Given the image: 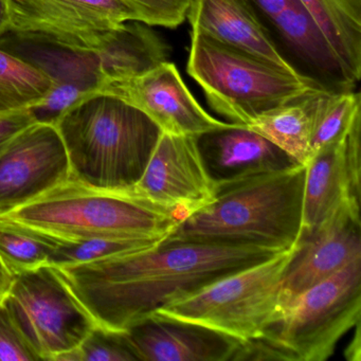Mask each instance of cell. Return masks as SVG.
Here are the masks:
<instances>
[{"label": "cell", "instance_id": "1", "mask_svg": "<svg viewBox=\"0 0 361 361\" xmlns=\"http://www.w3.org/2000/svg\"><path fill=\"white\" fill-rule=\"evenodd\" d=\"M279 252L255 245L166 238L147 250L51 267L97 324L126 331L171 302L193 295Z\"/></svg>", "mask_w": 361, "mask_h": 361}, {"label": "cell", "instance_id": "2", "mask_svg": "<svg viewBox=\"0 0 361 361\" xmlns=\"http://www.w3.org/2000/svg\"><path fill=\"white\" fill-rule=\"evenodd\" d=\"M306 166L219 180L216 198L181 221L169 240L287 250L303 232Z\"/></svg>", "mask_w": 361, "mask_h": 361}, {"label": "cell", "instance_id": "3", "mask_svg": "<svg viewBox=\"0 0 361 361\" xmlns=\"http://www.w3.org/2000/svg\"><path fill=\"white\" fill-rule=\"evenodd\" d=\"M181 221L176 213L156 206L134 189H99L73 177L0 214V223L56 244L168 236Z\"/></svg>", "mask_w": 361, "mask_h": 361}, {"label": "cell", "instance_id": "4", "mask_svg": "<svg viewBox=\"0 0 361 361\" xmlns=\"http://www.w3.org/2000/svg\"><path fill=\"white\" fill-rule=\"evenodd\" d=\"M54 126L66 149L71 177L117 191L134 189L162 133L142 111L105 92L82 97Z\"/></svg>", "mask_w": 361, "mask_h": 361}, {"label": "cell", "instance_id": "5", "mask_svg": "<svg viewBox=\"0 0 361 361\" xmlns=\"http://www.w3.org/2000/svg\"><path fill=\"white\" fill-rule=\"evenodd\" d=\"M187 73L202 88L211 109L240 126L327 86L197 32H191Z\"/></svg>", "mask_w": 361, "mask_h": 361}, {"label": "cell", "instance_id": "6", "mask_svg": "<svg viewBox=\"0 0 361 361\" xmlns=\"http://www.w3.org/2000/svg\"><path fill=\"white\" fill-rule=\"evenodd\" d=\"M361 259L295 297L238 360L325 361L360 323Z\"/></svg>", "mask_w": 361, "mask_h": 361}, {"label": "cell", "instance_id": "7", "mask_svg": "<svg viewBox=\"0 0 361 361\" xmlns=\"http://www.w3.org/2000/svg\"><path fill=\"white\" fill-rule=\"evenodd\" d=\"M297 246L175 300L149 317L200 325L242 343L257 339L282 314L281 283Z\"/></svg>", "mask_w": 361, "mask_h": 361}, {"label": "cell", "instance_id": "8", "mask_svg": "<svg viewBox=\"0 0 361 361\" xmlns=\"http://www.w3.org/2000/svg\"><path fill=\"white\" fill-rule=\"evenodd\" d=\"M3 301L41 360L58 361L97 325L50 265L16 276Z\"/></svg>", "mask_w": 361, "mask_h": 361}, {"label": "cell", "instance_id": "9", "mask_svg": "<svg viewBox=\"0 0 361 361\" xmlns=\"http://www.w3.org/2000/svg\"><path fill=\"white\" fill-rule=\"evenodd\" d=\"M7 35L31 43L96 52L136 14L122 0H10Z\"/></svg>", "mask_w": 361, "mask_h": 361}, {"label": "cell", "instance_id": "10", "mask_svg": "<svg viewBox=\"0 0 361 361\" xmlns=\"http://www.w3.org/2000/svg\"><path fill=\"white\" fill-rule=\"evenodd\" d=\"M198 139L161 133L134 187L139 195L183 221L212 204L219 190V181L204 164Z\"/></svg>", "mask_w": 361, "mask_h": 361}, {"label": "cell", "instance_id": "11", "mask_svg": "<svg viewBox=\"0 0 361 361\" xmlns=\"http://www.w3.org/2000/svg\"><path fill=\"white\" fill-rule=\"evenodd\" d=\"M101 92L136 107L166 134L202 137L240 126L211 116L190 92L176 65L169 61L136 77L109 84Z\"/></svg>", "mask_w": 361, "mask_h": 361}, {"label": "cell", "instance_id": "12", "mask_svg": "<svg viewBox=\"0 0 361 361\" xmlns=\"http://www.w3.org/2000/svg\"><path fill=\"white\" fill-rule=\"evenodd\" d=\"M361 259L360 202L345 200L302 234L281 283L283 310L314 285Z\"/></svg>", "mask_w": 361, "mask_h": 361}, {"label": "cell", "instance_id": "13", "mask_svg": "<svg viewBox=\"0 0 361 361\" xmlns=\"http://www.w3.org/2000/svg\"><path fill=\"white\" fill-rule=\"evenodd\" d=\"M69 177L68 156L58 128L35 122L0 152V214L31 202Z\"/></svg>", "mask_w": 361, "mask_h": 361}, {"label": "cell", "instance_id": "14", "mask_svg": "<svg viewBox=\"0 0 361 361\" xmlns=\"http://www.w3.org/2000/svg\"><path fill=\"white\" fill-rule=\"evenodd\" d=\"M361 111L343 134L319 149L306 166L303 232L307 233L345 200L360 202Z\"/></svg>", "mask_w": 361, "mask_h": 361}, {"label": "cell", "instance_id": "15", "mask_svg": "<svg viewBox=\"0 0 361 361\" xmlns=\"http://www.w3.org/2000/svg\"><path fill=\"white\" fill-rule=\"evenodd\" d=\"M137 360L235 361L242 342L219 331L149 317L124 331Z\"/></svg>", "mask_w": 361, "mask_h": 361}, {"label": "cell", "instance_id": "16", "mask_svg": "<svg viewBox=\"0 0 361 361\" xmlns=\"http://www.w3.org/2000/svg\"><path fill=\"white\" fill-rule=\"evenodd\" d=\"M253 0H192L187 20L202 33L288 71L301 73L279 50L262 24Z\"/></svg>", "mask_w": 361, "mask_h": 361}, {"label": "cell", "instance_id": "17", "mask_svg": "<svg viewBox=\"0 0 361 361\" xmlns=\"http://www.w3.org/2000/svg\"><path fill=\"white\" fill-rule=\"evenodd\" d=\"M198 141L204 164L217 180L299 164L274 143L245 126L210 133L200 137Z\"/></svg>", "mask_w": 361, "mask_h": 361}, {"label": "cell", "instance_id": "18", "mask_svg": "<svg viewBox=\"0 0 361 361\" xmlns=\"http://www.w3.org/2000/svg\"><path fill=\"white\" fill-rule=\"evenodd\" d=\"M94 54L102 73L101 92L109 84L136 77L166 62L171 49L153 27L130 20L114 31Z\"/></svg>", "mask_w": 361, "mask_h": 361}, {"label": "cell", "instance_id": "19", "mask_svg": "<svg viewBox=\"0 0 361 361\" xmlns=\"http://www.w3.org/2000/svg\"><path fill=\"white\" fill-rule=\"evenodd\" d=\"M333 50L348 87L361 78V0H299Z\"/></svg>", "mask_w": 361, "mask_h": 361}, {"label": "cell", "instance_id": "20", "mask_svg": "<svg viewBox=\"0 0 361 361\" xmlns=\"http://www.w3.org/2000/svg\"><path fill=\"white\" fill-rule=\"evenodd\" d=\"M271 23L287 45L310 68L342 90H352L346 86L339 63L322 31L299 0H291Z\"/></svg>", "mask_w": 361, "mask_h": 361}, {"label": "cell", "instance_id": "21", "mask_svg": "<svg viewBox=\"0 0 361 361\" xmlns=\"http://www.w3.org/2000/svg\"><path fill=\"white\" fill-rule=\"evenodd\" d=\"M310 94L255 116L245 128L274 143L297 164L307 166L314 156Z\"/></svg>", "mask_w": 361, "mask_h": 361}, {"label": "cell", "instance_id": "22", "mask_svg": "<svg viewBox=\"0 0 361 361\" xmlns=\"http://www.w3.org/2000/svg\"><path fill=\"white\" fill-rule=\"evenodd\" d=\"M54 81L32 63L0 47V114L27 111L41 104Z\"/></svg>", "mask_w": 361, "mask_h": 361}, {"label": "cell", "instance_id": "23", "mask_svg": "<svg viewBox=\"0 0 361 361\" xmlns=\"http://www.w3.org/2000/svg\"><path fill=\"white\" fill-rule=\"evenodd\" d=\"M312 117V149H319L337 140L361 111V97L353 90L324 87L307 97Z\"/></svg>", "mask_w": 361, "mask_h": 361}, {"label": "cell", "instance_id": "24", "mask_svg": "<svg viewBox=\"0 0 361 361\" xmlns=\"http://www.w3.org/2000/svg\"><path fill=\"white\" fill-rule=\"evenodd\" d=\"M169 236L136 238H98L56 244L48 259L50 266L77 265L104 257L147 250L161 244Z\"/></svg>", "mask_w": 361, "mask_h": 361}, {"label": "cell", "instance_id": "25", "mask_svg": "<svg viewBox=\"0 0 361 361\" xmlns=\"http://www.w3.org/2000/svg\"><path fill=\"white\" fill-rule=\"evenodd\" d=\"M56 243L0 223V259L16 278L48 265Z\"/></svg>", "mask_w": 361, "mask_h": 361}, {"label": "cell", "instance_id": "26", "mask_svg": "<svg viewBox=\"0 0 361 361\" xmlns=\"http://www.w3.org/2000/svg\"><path fill=\"white\" fill-rule=\"evenodd\" d=\"M137 360L126 343L124 331H111L97 324L90 335L75 350L58 361H132Z\"/></svg>", "mask_w": 361, "mask_h": 361}, {"label": "cell", "instance_id": "27", "mask_svg": "<svg viewBox=\"0 0 361 361\" xmlns=\"http://www.w3.org/2000/svg\"><path fill=\"white\" fill-rule=\"evenodd\" d=\"M136 14L137 22L176 29L187 20L192 0H122Z\"/></svg>", "mask_w": 361, "mask_h": 361}, {"label": "cell", "instance_id": "28", "mask_svg": "<svg viewBox=\"0 0 361 361\" xmlns=\"http://www.w3.org/2000/svg\"><path fill=\"white\" fill-rule=\"evenodd\" d=\"M41 360L29 345L7 305L0 301V361Z\"/></svg>", "mask_w": 361, "mask_h": 361}, {"label": "cell", "instance_id": "29", "mask_svg": "<svg viewBox=\"0 0 361 361\" xmlns=\"http://www.w3.org/2000/svg\"><path fill=\"white\" fill-rule=\"evenodd\" d=\"M35 120L29 109L0 114V152L25 128L35 123Z\"/></svg>", "mask_w": 361, "mask_h": 361}, {"label": "cell", "instance_id": "30", "mask_svg": "<svg viewBox=\"0 0 361 361\" xmlns=\"http://www.w3.org/2000/svg\"><path fill=\"white\" fill-rule=\"evenodd\" d=\"M291 0H253L257 8L269 18L270 22L274 20Z\"/></svg>", "mask_w": 361, "mask_h": 361}, {"label": "cell", "instance_id": "31", "mask_svg": "<svg viewBox=\"0 0 361 361\" xmlns=\"http://www.w3.org/2000/svg\"><path fill=\"white\" fill-rule=\"evenodd\" d=\"M11 26L10 0H0V39L7 35Z\"/></svg>", "mask_w": 361, "mask_h": 361}, {"label": "cell", "instance_id": "32", "mask_svg": "<svg viewBox=\"0 0 361 361\" xmlns=\"http://www.w3.org/2000/svg\"><path fill=\"white\" fill-rule=\"evenodd\" d=\"M14 276L8 271L7 268L0 259V301L5 299L13 283Z\"/></svg>", "mask_w": 361, "mask_h": 361}]
</instances>
